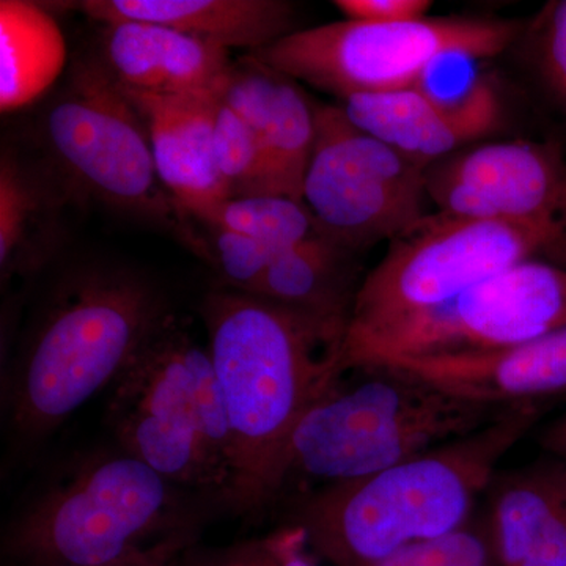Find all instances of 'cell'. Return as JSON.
<instances>
[{
	"mask_svg": "<svg viewBox=\"0 0 566 566\" xmlns=\"http://www.w3.org/2000/svg\"><path fill=\"white\" fill-rule=\"evenodd\" d=\"M200 312L232 434L229 506L256 513L285 486L297 423L342 375L349 322L234 290L208 294Z\"/></svg>",
	"mask_w": 566,
	"mask_h": 566,
	"instance_id": "1",
	"label": "cell"
},
{
	"mask_svg": "<svg viewBox=\"0 0 566 566\" xmlns=\"http://www.w3.org/2000/svg\"><path fill=\"white\" fill-rule=\"evenodd\" d=\"M542 405L506 408L493 422L352 482L308 495L297 509L308 546L333 566H371L405 547L431 542L471 523L479 495L499 463L532 430Z\"/></svg>",
	"mask_w": 566,
	"mask_h": 566,
	"instance_id": "2",
	"label": "cell"
},
{
	"mask_svg": "<svg viewBox=\"0 0 566 566\" xmlns=\"http://www.w3.org/2000/svg\"><path fill=\"white\" fill-rule=\"evenodd\" d=\"M169 315L158 289L132 271L93 268L65 279L40 312L3 386L14 436L33 444L54 433L114 385Z\"/></svg>",
	"mask_w": 566,
	"mask_h": 566,
	"instance_id": "3",
	"label": "cell"
},
{
	"mask_svg": "<svg viewBox=\"0 0 566 566\" xmlns=\"http://www.w3.org/2000/svg\"><path fill=\"white\" fill-rule=\"evenodd\" d=\"M352 370L360 379L346 382L338 376L297 423L285 483L296 474L327 485L364 479L472 434L504 411L446 392L392 365Z\"/></svg>",
	"mask_w": 566,
	"mask_h": 566,
	"instance_id": "4",
	"label": "cell"
},
{
	"mask_svg": "<svg viewBox=\"0 0 566 566\" xmlns=\"http://www.w3.org/2000/svg\"><path fill=\"white\" fill-rule=\"evenodd\" d=\"M181 488L122 450L91 458L11 521L3 549L29 566H104L191 542Z\"/></svg>",
	"mask_w": 566,
	"mask_h": 566,
	"instance_id": "5",
	"label": "cell"
},
{
	"mask_svg": "<svg viewBox=\"0 0 566 566\" xmlns=\"http://www.w3.org/2000/svg\"><path fill=\"white\" fill-rule=\"evenodd\" d=\"M40 134L74 191L158 223L205 255L191 218L159 181L144 118L96 52L71 62L44 106Z\"/></svg>",
	"mask_w": 566,
	"mask_h": 566,
	"instance_id": "6",
	"label": "cell"
},
{
	"mask_svg": "<svg viewBox=\"0 0 566 566\" xmlns=\"http://www.w3.org/2000/svg\"><path fill=\"white\" fill-rule=\"evenodd\" d=\"M528 260L566 266L565 221H494L428 212L390 241L357 290L346 335L444 304Z\"/></svg>",
	"mask_w": 566,
	"mask_h": 566,
	"instance_id": "7",
	"label": "cell"
},
{
	"mask_svg": "<svg viewBox=\"0 0 566 566\" xmlns=\"http://www.w3.org/2000/svg\"><path fill=\"white\" fill-rule=\"evenodd\" d=\"M520 22L427 17L408 22L344 20L294 31L248 54L290 80L338 98L416 87L428 66L452 52L488 61L523 35Z\"/></svg>",
	"mask_w": 566,
	"mask_h": 566,
	"instance_id": "8",
	"label": "cell"
},
{
	"mask_svg": "<svg viewBox=\"0 0 566 566\" xmlns=\"http://www.w3.org/2000/svg\"><path fill=\"white\" fill-rule=\"evenodd\" d=\"M566 327V266L528 260L444 304L371 333L346 335L342 374L400 356L482 353Z\"/></svg>",
	"mask_w": 566,
	"mask_h": 566,
	"instance_id": "9",
	"label": "cell"
},
{
	"mask_svg": "<svg viewBox=\"0 0 566 566\" xmlns=\"http://www.w3.org/2000/svg\"><path fill=\"white\" fill-rule=\"evenodd\" d=\"M303 203L316 232L357 252L392 241L428 214L427 169L357 128L344 107L314 104Z\"/></svg>",
	"mask_w": 566,
	"mask_h": 566,
	"instance_id": "10",
	"label": "cell"
},
{
	"mask_svg": "<svg viewBox=\"0 0 566 566\" xmlns=\"http://www.w3.org/2000/svg\"><path fill=\"white\" fill-rule=\"evenodd\" d=\"M189 340L177 318L167 316L111 386L107 424L122 452L178 486L222 502V482L205 444Z\"/></svg>",
	"mask_w": 566,
	"mask_h": 566,
	"instance_id": "11",
	"label": "cell"
},
{
	"mask_svg": "<svg viewBox=\"0 0 566 566\" xmlns=\"http://www.w3.org/2000/svg\"><path fill=\"white\" fill-rule=\"evenodd\" d=\"M446 214L494 221H565L566 153L557 142H483L424 172Z\"/></svg>",
	"mask_w": 566,
	"mask_h": 566,
	"instance_id": "12",
	"label": "cell"
},
{
	"mask_svg": "<svg viewBox=\"0 0 566 566\" xmlns=\"http://www.w3.org/2000/svg\"><path fill=\"white\" fill-rule=\"evenodd\" d=\"M342 107L357 128L424 169L486 139L504 123L501 93L488 76L458 104L438 103L417 88H405L353 96Z\"/></svg>",
	"mask_w": 566,
	"mask_h": 566,
	"instance_id": "13",
	"label": "cell"
},
{
	"mask_svg": "<svg viewBox=\"0 0 566 566\" xmlns=\"http://www.w3.org/2000/svg\"><path fill=\"white\" fill-rule=\"evenodd\" d=\"M370 365H392L446 392L497 409L542 403L566 394V327L491 352L387 357Z\"/></svg>",
	"mask_w": 566,
	"mask_h": 566,
	"instance_id": "14",
	"label": "cell"
},
{
	"mask_svg": "<svg viewBox=\"0 0 566 566\" xmlns=\"http://www.w3.org/2000/svg\"><path fill=\"white\" fill-rule=\"evenodd\" d=\"M221 99L262 140L268 193L303 202L315 142V109L296 81L248 54L232 63Z\"/></svg>",
	"mask_w": 566,
	"mask_h": 566,
	"instance_id": "15",
	"label": "cell"
},
{
	"mask_svg": "<svg viewBox=\"0 0 566 566\" xmlns=\"http://www.w3.org/2000/svg\"><path fill=\"white\" fill-rule=\"evenodd\" d=\"M125 91V88H123ZM148 137L159 181L189 218L199 219L230 199L214 155V122L221 93L148 95L128 92Z\"/></svg>",
	"mask_w": 566,
	"mask_h": 566,
	"instance_id": "16",
	"label": "cell"
},
{
	"mask_svg": "<svg viewBox=\"0 0 566 566\" xmlns=\"http://www.w3.org/2000/svg\"><path fill=\"white\" fill-rule=\"evenodd\" d=\"M98 57L125 91L148 95L221 93L232 62L229 51L151 24H102Z\"/></svg>",
	"mask_w": 566,
	"mask_h": 566,
	"instance_id": "17",
	"label": "cell"
},
{
	"mask_svg": "<svg viewBox=\"0 0 566 566\" xmlns=\"http://www.w3.org/2000/svg\"><path fill=\"white\" fill-rule=\"evenodd\" d=\"M70 7L102 24L151 22L248 54L294 32L296 21L293 3L283 0H84Z\"/></svg>",
	"mask_w": 566,
	"mask_h": 566,
	"instance_id": "18",
	"label": "cell"
},
{
	"mask_svg": "<svg viewBox=\"0 0 566 566\" xmlns=\"http://www.w3.org/2000/svg\"><path fill=\"white\" fill-rule=\"evenodd\" d=\"M69 63L50 11L28 0L0 2V111H20L52 91Z\"/></svg>",
	"mask_w": 566,
	"mask_h": 566,
	"instance_id": "19",
	"label": "cell"
},
{
	"mask_svg": "<svg viewBox=\"0 0 566 566\" xmlns=\"http://www.w3.org/2000/svg\"><path fill=\"white\" fill-rule=\"evenodd\" d=\"M357 290L353 251L315 232L274 256L253 296L349 322Z\"/></svg>",
	"mask_w": 566,
	"mask_h": 566,
	"instance_id": "20",
	"label": "cell"
},
{
	"mask_svg": "<svg viewBox=\"0 0 566 566\" xmlns=\"http://www.w3.org/2000/svg\"><path fill=\"white\" fill-rule=\"evenodd\" d=\"M486 524L497 566H523L566 505V463L546 461L493 482Z\"/></svg>",
	"mask_w": 566,
	"mask_h": 566,
	"instance_id": "21",
	"label": "cell"
},
{
	"mask_svg": "<svg viewBox=\"0 0 566 566\" xmlns=\"http://www.w3.org/2000/svg\"><path fill=\"white\" fill-rule=\"evenodd\" d=\"M44 185L10 153L0 163V270L2 282L39 266L50 221Z\"/></svg>",
	"mask_w": 566,
	"mask_h": 566,
	"instance_id": "22",
	"label": "cell"
},
{
	"mask_svg": "<svg viewBox=\"0 0 566 566\" xmlns=\"http://www.w3.org/2000/svg\"><path fill=\"white\" fill-rule=\"evenodd\" d=\"M197 221L211 229L244 234L277 255L316 232L314 219L303 202L270 193L223 200Z\"/></svg>",
	"mask_w": 566,
	"mask_h": 566,
	"instance_id": "23",
	"label": "cell"
},
{
	"mask_svg": "<svg viewBox=\"0 0 566 566\" xmlns=\"http://www.w3.org/2000/svg\"><path fill=\"white\" fill-rule=\"evenodd\" d=\"M214 155L219 174L233 197L266 196L262 140L251 125L219 96L214 122Z\"/></svg>",
	"mask_w": 566,
	"mask_h": 566,
	"instance_id": "24",
	"label": "cell"
},
{
	"mask_svg": "<svg viewBox=\"0 0 566 566\" xmlns=\"http://www.w3.org/2000/svg\"><path fill=\"white\" fill-rule=\"evenodd\" d=\"M524 35L536 84L566 125V0L546 3Z\"/></svg>",
	"mask_w": 566,
	"mask_h": 566,
	"instance_id": "25",
	"label": "cell"
},
{
	"mask_svg": "<svg viewBox=\"0 0 566 566\" xmlns=\"http://www.w3.org/2000/svg\"><path fill=\"white\" fill-rule=\"evenodd\" d=\"M182 566H319L303 527L279 528L263 538L234 543L218 549L188 547Z\"/></svg>",
	"mask_w": 566,
	"mask_h": 566,
	"instance_id": "26",
	"label": "cell"
},
{
	"mask_svg": "<svg viewBox=\"0 0 566 566\" xmlns=\"http://www.w3.org/2000/svg\"><path fill=\"white\" fill-rule=\"evenodd\" d=\"M371 566H497L486 523H468L460 531L405 547Z\"/></svg>",
	"mask_w": 566,
	"mask_h": 566,
	"instance_id": "27",
	"label": "cell"
},
{
	"mask_svg": "<svg viewBox=\"0 0 566 566\" xmlns=\"http://www.w3.org/2000/svg\"><path fill=\"white\" fill-rule=\"evenodd\" d=\"M211 259L223 281L234 292L255 294L259 292L268 268L277 253L266 245L223 229H212Z\"/></svg>",
	"mask_w": 566,
	"mask_h": 566,
	"instance_id": "28",
	"label": "cell"
},
{
	"mask_svg": "<svg viewBox=\"0 0 566 566\" xmlns=\"http://www.w3.org/2000/svg\"><path fill=\"white\" fill-rule=\"evenodd\" d=\"M480 62L485 61L464 52H452L431 63L412 88L438 103L464 102L486 76L479 71Z\"/></svg>",
	"mask_w": 566,
	"mask_h": 566,
	"instance_id": "29",
	"label": "cell"
},
{
	"mask_svg": "<svg viewBox=\"0 0 566 566\" xmlns=\"http://www.w3.org/2000/svg\"><path fill=\"white\" fill-rule=\"evenodd\" d=\"M345 20L408 22L423 20L433 7L430 0H337Z\"/></svg>",
	"mask_w": 566,
	"mask_h": 566,
	"instance_id": "30",
	"label": "cell"
},
{
	"mask_svg": "<svg viewBox=\"0 0 566 566\" xmlns=\"http://www.w3.org/2000/svg\"><path fill=\"white\" fill-rule=\"evenodd\" d=\"M188 547H191V542L166 543L126 560L104 566H182L181 556Z\"/></svg>",
	"mask_w": 566,
	"mask_h": 566,
	"instance_id": "31",
	"label": "cell"
},
{
	"mask_svg": "<svg viewBox=\"0 0 566 566\" xmlns=\"http://www.w3.org/2000/svg\"><path fill=\"white\" fill-rule=\"evenodd\" d=\"M542 442L547 452L566 463V412L547 428Z\"/></svg>",
	"mask_w": 566,
	"mask_h": 566,
	"instance_id": "32",
	"label": "cell"
}]
</instances>
